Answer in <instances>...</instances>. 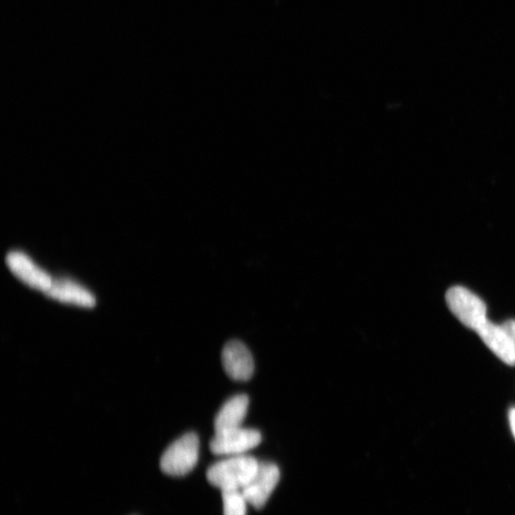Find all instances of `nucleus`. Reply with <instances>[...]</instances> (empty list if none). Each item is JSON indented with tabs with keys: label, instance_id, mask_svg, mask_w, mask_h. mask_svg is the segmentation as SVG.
<instances>
[{
	"label": "nucleus",
	"instance_id": "nucleus-3",
	"mask_svg": "<svg viewBox=\"0 0 515 515\" xmlns=\"http://www.w3.org/2000/svg\"><path fill=\"white\" fill-rule=\"evenodd\" d=\"M446 302L454 317L475 332L488 320L483 300L464 286H452L446 293Z\"/></svg>",
	"mask_w": 515,
	"mask_h": 515
},
{
	"label": "nucleus",
	"instance_id": "nucleus-12",
	"mask_svg": "<svg viewBox=\"0 0 515 515\" xmlns=\"http://www.w3.org/2000/svg\"><path fill=\"white\" fill-rule=\"evenodd\" d=\"M502 326L515 342V320H508L502 325Z\"/></svg>",
	"mask_w": 515,
	"mask_h": 515
},
{
	"label": "nucleus",
	"instance_id": "nucleus-4",
	"mask_svg": "<svg viewBox=\"0 0 515 515\" xmlns=\"http://www.w3.org/2000/svg\"><path fill=\"white\" fill-rule=\"evenodd\" d=\"M262 435L253 428L240 426L228 431L215 433L210 442L212 453L220 456L246 454L260 445Z\"/></svg>",
	"mask_w": 515,
	"mask_h": 515
},
{
	"label": "nucleus",
	"instance_id": "nucleus-11",
	"mask_svg": "<svg viewBox=\"0 0 515 515\" xmlns=\"http://www.w3.org/2000/svg\"><path fill=\"white\" fill-rule=\"evenodd\" d=\"M224 515H247L248 501L241 491L222 492Z\"/></svg>",
	"mask_w": 515,
	"mask_h": 515
},
{
	"label": "nucleus",
	"instance_id": "nucleus-13",
	"mask_svg": "<svg viewBox=\"0 0 515 515\" xmlns=\"http://www.w3.org/2000/svg\"><path fill=\"white\" fill-rule=\"evenodd\" d=\"M509 420L511 425V433L515 438V409H511L509 412Z\"/></svg>",
	"mask_w": 515,
	"mask_h": 515
},
{
	"label": "nucleus",
	"instance_id": "nucleus-1",
	"mask_svg": "<svg viewBox=\"0 0 515 515\" xmlns=\"http://www.w3.org/2000/svg\"><path fill=\"white\" fill-rule=\"evenodd\" d=\"M259 463L254 457L242 454L227 456L207 470L209 483L222 492L241 491L252 479Z\"/></svg>",
	"mask_w": 515,
	"mask_h": 515
},
{
	"label": "nucleus",
	"instance_id": "nucleus-7",
	"mask_svg": "<svg viewBox=\"0 0 515 515\" xmlns=\"http://www.w3.org/2000/svg\"><path fill=\"white\" fill-rule=\"evenodd\" d=\"M222 362L226 375L235 381L245 382L253 376V357L249 350L239 341L226 343L222 353Z\"/></svg>",
	"mask_w": 515,
	"mask_h": 515
},
{
	"label": "nucleus",
	"instance_id": "nucleus-10",
	"mask_svg": "<svg viewBox=\"0 0 515 515\" xmlns=\"http://www.w3.org/2000/svg\"><path fill=\"white\" fill-rule=\"evenodd\" d=\"M249 405V399L245 394H238L228 399L215 418V433L242 426Z\"/></svg>",
	"mask_w": 515,
	"mask_h": 515
},
{
	"label": "nucleus",
	"instance_id": "nucleus-2",
	"mask_svg": "<svg viewBox=\"0 0 515 515\" xmlns=\"http://www.w3.org/2000/svg\"><path fill=\"white\" fill-rule=\"evenodd\" d=\"M199 442L197 435L186 434L168 447L161 460L165 475L183 477L196 467L198 460Z\"/></svg>",
	"mask_w": 515,
	"mask_h": 515
},
{
	"label": "nucleus",
	"instance_id": "nucleus-6",
	"mask_svg": "<svg viewBox=\"0 0 515 515\" xmlns=\"http://www.w3.org/2000/svg\"><path fill=\"white\" fill-rule=\"evenodd\" d=\"M6 264L12 274L30 288L45 293L50 289L53 283L51 276L36 266L25 254L9 253Z\"/></svg>",
	"mask_w": 515,
	"mask_h": 515
},
{
	"label": "nucleus",
	"instance_id": "nucleus-9",
	"mask_svg": "<svg viewBox=\"0 0 515 515\" xmlns=\"http://www.w3.org/2000/svg\"><path fill=\"white\" fill-rule=\"evenodd\" d=\"M46 294L63 304L88 308L96 306L95 296L83 286L69 279L53 280Z\"/></svg>",
	"mask_w": 515,
	"mask_h": 515
},
{
	"label": "nucleus",
	"instance_id": "nucleus-8",
	"mask_svg": "<svg viewBox=\"0 0 515 515\" xmlns=\"http://www.w3.org/2000/svg\"><path fill=\"white\" fill-rule=\"evenodd\" d=\"M477 333L501 361L511 367L515 366V342L502 325L486 320Z\"/></svg>",
	"mask_w": 515,
	"mask_h": 515
},
{
	"label": "nucleus",
	"instance_id": "nucleus-5",
	"mask_svg": "<svg viewBox=\"0 0 515 515\" xmlns=\"http://www.w3.org/2000/svg\"><path fill=\"white\" fill-rule=\"evenodd\" d=\"M280 480V469L274 463L262 462L249 483L241 490L248 503L257 510L263 509Z\"/></svg>",
	"mask_w": 515,
	"mask_h": 515
}]
</instances>
